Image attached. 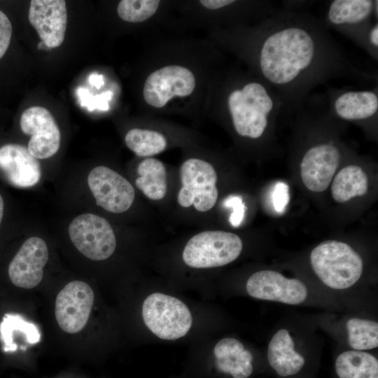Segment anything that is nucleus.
I'll return each instance as SVG.
<instances>
[{
	"label": "nucleus",
	"mask_w": 378,
	"mask_h": 378,
	"mask_svg": "<svg viewBox=\"0 0 378 378\" xmlns=\"http://www.w3.org/2000/svg\"><path fill=\"white\" fill-rule=\"evenodd\" d=\"M249 58L255 76L297 111L317 87L335 79L377 83L347 55L321 19L286 3L250 30Z\"/></svg>",
	"instance_id": "1"
},
{
	"label": "nucleus",
	"mask_w": 378,
	"mask_h": 378,
	"mask_svg": "<svg viewBox=\"0 0 378 378\" xmlns=\"http://www.w3.org/2000/svg\"><path fill=\"white\" fill-rule=\"evenodd\" d=\"M227 108L237 134L251 139L263 136L272 121L286 111L280 96L258 77L232 90Z\"/></svg>",
	"instance_id": "2"
},
{
	"label": "nucleus",
	"mask_w": 378,
	"mask_h": 378,
	"mask_svg": "<svg viewBox=\"0 0 378 378\" xmlns=\"http://www.w3.org/2000/svg\"><path fill=\"white\" fill-rule=\"evenodd\" d=\"M313 270L327 286L344 290L354 286L360 278L363 262L360 255L349 244L327 240L311 252Z\"/></svg>",
	"instance_id": "3"
},
{
	"label": "nucleus",
	"mask_w": 378,
	"mask_h": 378,
	"mask_svg": "<svg viewBox=\"0 0 378 378\" xmlns=\"http://www.w3.org/2000/svg\"><path fill=\"white\" fill-rule=\"evenodd\" d=\"M142 317L150 331L164 340L184 337L192 324V316L186 304L162 293H153L144 300Z\"/></svg>",
	"instance_id": "4"
},
{
	"label": "nucleus",
	"mask_w": 378,
	"mask_h": 378,
	"mask_svg": "<svg viewBox=\"0 0 378 378\" xmlns=\"http://www.w3.org/2000/svg\"><path fill=\"white\" fill-rule=\"evenodd\" d=\"M322 21L328 29L338 31L366 52L369 30L378 22V1H331Z\"/></svg>",
	"instance_id": "5"
},
{
	"label": "nucleus",
	"mask_w": 378,
	"mask_h": 378,
	"mask_svg": "<svg viewBox=\"0 0 378 378\" xmlns=\"http://www.w3.org/2000/svg\"><path fill=\"white\" fill-rule=\"evenodd\" d=\"M242 248V241L236 234L207 230L196 234L188 240L182 258L185 264L192 268L218 267L235 260Z\"/></svg>",
	"instance_id": "6"
},
{
	"label": "nucleus",
	"mask_w": 378,
	"mask_h": 378,
	"mask_svg": "<svg viewBox=\"0 0 378 378\" xmlns=\"http://www.w3.org/2000/svg\"><path fill=\"white\" fill-rule=\"evenodd\" d=\"M181 187L177 194V202L183 207L191 206L198 211L205 212L216 204L218 191L217 174L211 164L190 158L180 167Z\"/></svg>",
	"instance_id": "7"
},
{
	"label": "nucleus",
	"mask_w": 378,
	"mask_h": 378,
	"mask_svg": "<svg viewBox=\"0 0 378 378\" xmlns=\"http://www.w3.org/2000/svg\"><path fill=\"white\" fill-rule=\"evenodd\" d=\"M69 234L76 248L92 260L108 258L116 247L115 233L108 221L93 214L74 218L69 225Z\"/></svg>",
	"instance_id": "8"
},
{
	"label": "nucleus",
	"mask_w": 378,
	"mask_h": 378,
	"mask_svg": "<svg viewBox=\"0 0 378 378\" xmlns=\"http://www.w3.org/2000/svg\"><path fill=\"white\" fill-rule=\"evenodd\" d=\"M88 184L97 204L109 212L123 213L134 202L135 191L132 184L107 167L92 169L88 176Z\"/></svg>",
	"instance_id": "9"
},
{
	"label": "nucleus",
	"mask_w": 378,
	"mask_h": 378,
	"mask_svg": "<svg viewBox=\"0 0 378 378\" xmlns=\"http://www.w3.org/2000/svg\"><path fill=\"white\" fill-rule=\"evenodd\" d=\"M195 88L192 72L180 65H168L152 72L143 90L144 100L155 108H162L174 96L186 97Z\"/></svg>",
	"instance_id": "10"
},
{
	"label": "nucleus",
	"mask_w": 378,
	"mask_h": 378,
	"mask_svg": "<svg viewBox=\"0 0 378 378\" xmlns=\"http://www.w3.org/2000/svg\"><path fill=\"white\" fill-rule=\"evenodd\" d=\"M94 303V293L85 282L73 281L57 294L55 318L60 328L74 334L87 324Z\"/></svg>",
	"instance_id": "11"
},
{
	"label": "nucleus",
	"mask_w": 378,
	"mask_h": 378,
	"mask_svg": "<svg viewBox=\"0 0 378 378\" xmlns=\"http://www.w3.org/2000/svg\"><path fill=\"white\" fill-rule=\"evenodd\" d=\"M248 294L255 299L296 305L308 295L306 285L298 279H289L274 270L253 273L247 280Z\"/></svg>",
	"instance_id": "12"
},
{
	"label": "nucleus",
	"mask_w": 378,
	"mask_h": 378,
	"mask_svg": "<svg viewBox=\"0 0 378 378\" xmlns=\"http://www.w3.org/2000/svg\"><path fill=\"white\" fill-rule=\"evenodd\" d=\"M22 132L30 136L28 150L36 159L53 156L60 146L59 129L50 112L44 107L32 106L20 118Z\"/></svg>",
	"instance_id": "13"
},
{
	"label": "nucleus",
	"mask_w": 378,
	"mask_h": 378,
	"mask_svg": "<svg viewBox=\"0 0 378 378\" xmlns=\"http://www.w3.org/2000/svg\"><path fill=\"white\" fill-rule=\"evenodd\" d=\"M326 99L331 113L342 120L368 121L378 115L377 86L364 90L329 87Z\"/></svg>",
	"instance_id": "14"
},
{
	"label": "nucleus",
	"mask_w": 378,
	"mask_h": 378,
	"mask_svg": "<svg viewBox=\"0 0 378 378\" xmlns=\"http://www.w3.org/2000/svg\"><path fill=\"white\" fill-rule=\"evenodd\" d=\"M341 156L340 149L332 141L318 143L307 148L300 164L301 177L306 188L316 192L326 190Z\"/></svg>",
	"instance_id": "15"
},
{
	"label": "nucleus",
	"mask_w": 378,
	"mask_h": 378,
	"mask_svg": "<svg viewBox=\"0 0 378 378\" xmlns=\"http://www.w3.org/2000/svg\"><path fill=\"white\" fill-rule=\"evenodd\" d=\"M48 260L45 241L38 237L27 239L8 266V276L16 286L31 289L38 286L43 276V267Z\"/></svg>",
	"instance_id": "16"
},
{
	"label": "nucleus",
	"mask_w": 378,
	"mask_h": 378,
	"mask_svg": "<svg viewBox=\"0 0 378 378\" xmlns=\"http://www.w3.org/2000/svg\"><path fill=\"white\" fill-rule=\"evenodd\" d=\"M29 20L41 41L50 48L63 43L67 25L66 2L63 0H32Z\"/></svg>",
	"instance_id": "17"
},
{
	"label": "nucleus",
	"mask_w": 378,
	"mask_h": 378,
	"mask_svg": "<svg viewBox=\"0 0 378 378\" xmlns=\"http://www.w3.org/2000/svg\"><path fill=\"white\" fill-rule=\"evenodd\" d=\"M0 170L14 186L36 185L41 176L38 160L22 145L9 144L0 147Z\"/></svg>",
	"instance_id": "18"
},
{
	"label": "nucleus",
	"mask_w": 378,
	"mask_h": 378,
	"mask_svg": "<svg viewBox=\"0 0 378 378\" xmlns=\"http://www.w3.org/2000/svg\"><path fill=\"white\" fill-rule=\"evenodd\" d=\"M267 358L270 368L281 378L300 374L307 364L304 356L295 351L294 341L286 329H280L272 336Z\"/></svg>",
	"instance_id": "19"
},
{
	"label": "nucleus",
	"mask_w": 378,
	"mask_h": 378,
	"mask_svg": "<svg viewBox=\"0 0 378 378\" xmlns=\"http://www.w3.org/2000/svg\"><path fill=\"white\" fill-rule=\"evenodd\" d=\"M336 378H378V360L364 351L348 350L335 358Z\"/></svg>",
	"instance_id": "20"
},
{
	"label": "nucleus",
	"mask_w": 378,
	"mask_h": 378,
	"mask_svg": "<svg viewBox=\"0 0 378 378\" xmlns=\"http://www.w3.org/2000/svg\"><path fill=\"white\" fill-rule=\"evenodd\" d=\"M136 187L148 199L160 200L164 197L167 190V170L160 160L148 158L137 167Z\"/></svg>",
	"instance_id": "21"
},
{
	"label": "nucleus",
	"mask_w": 378,
	"mask_h": 378,
	"mask_svg": "<svg viewBox=\"0 0 378 378\" xmlns=\"http://www.w3.org/2000/svg\"><path fill=\"white\" fill-rule=\"evenodd\" d=\"M368 189V176L358 165H349L342 169L336 174L331 185L332 196L339 203L364 195Z\"/></svg>",
	"instance_id": "22"
},
{
	"label": "nucleus",
	"mask_w": 378,
	"mask_h": 378,
	"mask_svg": "<svg viewBox=\"0 0 378 378\" xmlns=\"http://www.w3.org/2000/svg\"><path fill=\"white\" fill-rule=\"evenodd\" d=\"M15 334H22L29 344L38 343L41 340V334L36 325L19 314H6L0 323V337L5 352L16 351L18 346L13 341Z\"/></svg>",
	"instance_id": "23"
},
{
	"label": "nucleus",
	"mask_w": 378,
	"mask_h": 378,
	"mask_svg": "<svg viewBox=\"0 0 378 378\" xmlns=\"http://www.w3.org/2000/svg\"><path fill=\"white\" fill-rule=\"evenodd\" d=\"M126 146L139 157H150L166 149L167 140L161 133L146 129L134 128L125 137Z\"/></svg>",
	"instance_id": "24"
},
{
	"label": "nucleus",
	"mask_w": 378,
	"mask_h": 378,
	"mask_svg": "<svg viewBox=\"0 0 378 378\" xmlns=\"http://www.w3.org/2000/svg\"><path fill=\"white\" fill-rule=\"evenodd\" d=\"M348 342L353 350L366 351L378 346V323L360 318H349L346 324Z\"/></svg>",
	"instance_id": "25"
},
{
	"label": "nucleus",
	"mask_w": 378,
	"mask_h": 378,
	"mask_svg": "<svg viewBox=\"0 0 378 378\" xmlns=\"http://www.w3.org/2000/svg\"><path fill=\"white\" fill-rule=\"evenodd\" d=\"M160 1L158 0H122L118 5L119 17L129 22H141L153 16Z\"/></svg>",
	"instance_id": "26"
},
{
	"label": "nucleus",
	"mask_w": 378,
	"mask_h": 378,
	"mask_svg": "<svg viewBox=\"0 0 378 378\" xmlns=\"http://www.w3.org/2000/svg\"><path fill=\"white\" fill-rule=\"evenodd\" d=\"M76 94L80 106L86 107L89 111H93L95 108L100 110H107L108 108L107 100L111 99V92L92 96L88 89L80 87L76 89Z\"/></svg>",
	"instance_id": "27"
},
{
	"label": "nucleus",
	"mask_w": 378,
	"mask_h": 378,
	"mask_svg": "<svg viewBox=\"0 0 378 378\" xmlns=\"http://www.w3.org/2000/svg\"><path fill=\"white\" fill-rule=\"evenodd\" d=\"M244 350L243 344L237 339L225 337L218 341L214 346L216 359L227 356H238Z\"/></svg>",
	"instance_id": "28"
},
{
	"label": "nucleus",
	"mask_w": 378,
	"mask_h": 378,
	"mask_svg": "<svg viewBox=\"0 0 378 378\" xmlns=\"http://www.w3.org/2000/svg\"><path fill=\"white\" fill-rule=\"evenodd\" d=\"M290 200L289 188L286 183L279 181L273 188L272 192V202L274 210L281 214L283 213Z\"/></svg>",
	"instance_id": "29"
},
{
	"label": "nucleus",
	"mask_w": 378,
	"mask_h": 378,
	"mask_svg": "<svg viewBox=\"0 0 378 378\" xmlns=\"http://www.w3.org/2000/svg\"><path fill=\"white\" fill-rule=\"evenodd\" d=\"M11 36L12 24L6 14L0 10V59L8 50Z\"/></svg>",
	"instance_id": "30"
},
{
	"label": "nucleus",
	"mask_w": 378,
	"mask_h": 378,
	"mask_svg": "<svg viewBox=\"0 0 378 378\" xmlns=\"http://www.w3.org/2000/svg\"><path fill=\"white\" fill-rule=\"evenodd\" d=\"M226 204L232 206L234 210L230 217L232 225L238 226L244 217L245 210L241 199L239 197H232L227 200Z\"/></svg>",
	"instance_id": "31"
},
{
	"label": "nucleus",
	"mask_w": 378,
	"mask_h": 378,
	"mask_svg": "<svg viewBox=\"0 0 378 378\" xmlns=\"http://www.w3.org/2000/svg\"><path fill=\"white\" fill-rule=\"evenodd\" d=\"M234 0H202L200 4L208 9H220L232 4Z\"/></svg>",
	"instance_id": "32"
},
{
	"label": "nucleus",
	"mask_w": 378,
	"mask_h": 378,
	"mask_svg": "<svg viewBox=\"0 0 378 378\" xmlns=\"http://www.w3.org/2000/svg\"><path fill=\"white\" fill-rule=\"evenodd\" d=\"M88 81L92 85H94L97 88H100L104 84V77L102 75L92 74L88 78Z\"/></svg>",
	"instance_id": "33"
},
{
	"label": "nucleus",
	"mask_w": 378,
	"mask_h": 378,
	"mask_svg": "<svg viewBox=\"0 0 378 378\" xmlns=\"http://www.w3.org/2000/svg\"><path fill=\"white\" fill-rule=\"evenodd\" d=\"M4 200L0 195V224L1 223L2 218H3V214H4Z\"/></svg>",
	"instance_id": "34"
},
{
	"label": "nucleus",
	"mask_w": 378,
	"mask_h": 378,
	"mask_svg": "<svg viewBox=\"0 0 378 378\" xmlns=\"http://www.w3.org/2000/svg\"><path fill=\"white\" fill-rule=\"evenodd\" d=\"M43 46H45L44 43H43L42 41H41V42L38 43V49L43 48Z\"/></svg>",
	"instance_id": "35"
}]
</instances>
